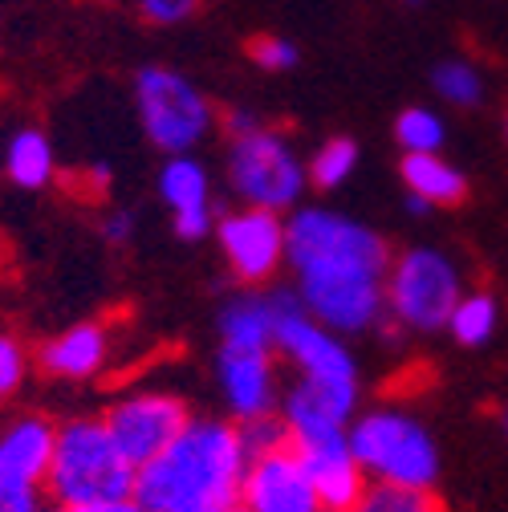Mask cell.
<instances>
[{"instance_id": "cell-33", "label": "cell", "mask_w": 508, "mask_h": 512, "mask_svg": "<svg viewBox=\"0 0 508 512\" xmlns=\"http://www.w3.org/2000/svg\"><path fill=\"white\" fill-rule=\"evenodd\" d=\"M49 512H143L135 500H114V504H90V508H49Z\"/></svg>"}, {"instance_id": "cell-29", "label": "cell", "mask_w": 508, "mask_h": 512, "mask_svg": "<svg viewBox=\"0 0 508 512\" xmlns=\"http://www.w3.org/2000/svg\"><path fill=\"white\" fill-rule=\"evenodd\" d=\"M135 9L151 25H183L187 17H196L200 0H135Z\"/></svg>"}, {"instance_id": "cell-14", "label": "cell", "mask_w": 508, "mask_h": 512, "mask_svg": "<svg viewBox=\"0 0 508 512\" xmlns=\"http://www.w3.org/2000/svg\"><path fill=\"white\" fill-rule=\"evenodd\" d=\"M220 395L228 403L232 423L273 415L277 411V362L273 354H232L220 350L216 358Z\"/></svg>"}, {"instance_id": "cell-37", "label": "cell", "mask_w": 508, "mask_h": 512, "mask_svg": "<svg viewBox=\"0 0 508 512\" xmlns=\"http://www.w3.org/2000/svg\"><path fill=\"white\" fill-rule=\"evenodd\" d=\"M504 431H508V411H504Z\"/></svg>"}, {"instance_id": "cell-39", "label": "cell", "mask_w": 508, "mask_h": 512, "mask_svg": "<svg viewBox=\"0 0 508 512\" xmlns=\"http://www.w3.org/2000/svg\"><path fill=\"white\" fill-rule=\"evenodd\" d=\"M504 131H508V122H504Z\"/></svg>"}, {"instance_id": "cell-24", "label": "cell", "mask_w": 508, "mask_h": 512, "mask_svg": "<svg viewBox=\"0 0 508 512\" xmlns=\"http://www.w3.org/2000/svg\"><path fill=\"white\" fill-rule=\"evenodd\" d=\"M354 512H443V500L431 488H407V484H378V480H370Z\"/></svg>"}, {"instance_id": "cell-5", "label": "cell", "mask_w": 508, "mask_h": 512, "mask_svg": "<svg viewBox=\"0 0 508 512\" xmlns=\"http://www.w3.org/2000/svg\"><path fill=\"white\" fill-rule=\"evenodd\" d=\"M135 110L143 122V135L167 159L192 155L216 126V110L208 94L171 66H143L135 74Z\"/></svg>"}, {"instance_id": "cell-20", "label": "cell", "mask_w": 508, "mask_h": 512, "mask_svg": "<svg viewBox=\"0 0 508 512\" xmlns=\"http://www.w3.org/2000/svg\"><path fill=\"white\" fill-rule=\"evenodd\" d=\"M5 175L21 191H45L57 179V151L45 131L37 126H21L5 143Z\"/></svg>"}, {"instance_id": "cell-8", "label": "cell", "mask_w": 508, "mask_h": 512, "mask_svg": "<svg viewBox=\"0 0 508 512\" xmlns=\"http://www.w3.org/2000/svg\"><path fill=\"white\" fill-rule=\"evenodd\" d=\"M273 350H281L301 378L309 382H334V387H358V362L346 350L342 334L326 330L322 322H313L297 293L273 289Z\"/></svg>"}, {"instance_id": "cell-38", "label": "cell", "mask_w": 508, "mask_h": 512, "mask_svg": "<svg viewBox=\"0 0 508 512\" xmlns=\"http://www.w3.org/2000/svg\"><path fill=\"white\" fill-rule=\"evenodd\" d=\"M232 512H244V508H240V504H236V508H232Z\"/></svg>"}, {"instance_id": "cell-36", "label": "cell", "mask_w": 508, "mask_h": 512, "mask_svg": "<svg viewBox=\"0 0 508 512\" xmlns=\"http://www.w3.org/2000/svg\"><path fill=\"white\" fill-rule=\"evenodd\" d=\"M403 5H407V9H419V5H423V0H403Z\"/></svg>"}, {"instance_id": "cell-12", "label": "cell", "mask_w": 508, "mask_h": 512, "mask_svg": "<svg viewBox=\"0 0 508 512\" xmlns=\"http://www.w3.org/2000/svg\"><path fill=\"white\" fill-rule=\"evenodd\" d=\"M240 508L244 512H326L293 447L248 460L240 480Z\"/></svg>"}, {"instance_id": "cell-6", "label": "cell", "mask_w": 508, "mask_h": 512, "mask_svg": "<svg viewBox=\"0 0 508 512\" xmlns=\"http://www.w3.org/2000/svg\"><path fill=\"white\" fill-rule=\"evenodd\" d=\"M228 187L244 208L289 216L293 208H301L309 171L281 131L261 126V131L228 143Z\"/></svg>"}, {"instance_id": "cell-21", "label": "cell", "mask_w": 508, "mask_h": 512, "mask_svg": "<svg viewBox=\"0 0 508 512\" xmlns=\"http://www.w3.org/2000/svg\"><path fill=\"white\" fill-rule=\"evenodd\" d=\"M496 326H500V301H496L492 293H484V289L464 293V297L456 301L452 317H448V334H452L460 346H468V350L492 342Z\"/></svg>"}, {"instance_id": "cell-18", "label": "cell", "mask_w": 508, "mask_h": 512, "mask_svg": "<svg viewBox=\"0 0 508 512\" xmlns=\"http://www.w3.org/2000/svg\"><path fill=\"white\" fill-rule=\"evenodd\" d=\"M220 350L232 354H273V301L269 293H236L224 301L220 317Z\"/></svg>"}, {"instance_id": "cell-15", "label": "cell", "mask_w": 508, "mask_h": 512, "mask_svg": "<svg viewBox=\"0 0 508 512\" xmlns=\"http://www.w3.org/2000/svg\"><path fill=\"white\" fill-rule=\"evenodd\" d=\"M110 350H114V338L106 322H78L70 330L53 334L37 350V366L57 382H86L106 370Z\"/></svg>"}, {"instance_id": "cell-25", "label": "cell", "mask_w": 508, "mask_h": 512, "mask_svg": "<svg viewBox=\"0 0 508 512\" xmlns=\"http://www.w3.org/2000/svg\"><path fill=\"white\" fill-rule=\"evenodd\" d=\"M443 139V118L431 110V106H407L399 118H395V143L403 147V155H439Z\"/></svg>"}, {"instance_id": "cell-23", "label": "cell", "mask_w": 508, "mask_h": 512, "mask_svg": "<svg viewBox=\"0 0 508 512\" xmlns=\"http://www.w3.org/2000/svg\"><path fill=\"white\" fill-rule=\"evenodd\" d=\"M305 171H309V187H322V191L342 187L358 171V143L346 139V135L326 139L322 147L313 151V159L305 163Z\"/></svg>"}, {"instance_id": "cell-26", "label": "cell", "mask_w": 508, "mask_h": 512, "mask_svg": "<svg viewBox=\"0 0 508 512\" xmlns=\"http://www.w3.org/2000/svg\"><path fill=\"white\" fill-rule=\"evenodd\" d=\"M236 431H240V447H244L248 460L269 456V452H281V447H293V431H289V423H285L281 411L244 419V423H236Z\"/></svg>"}, {"instance_id": "cell-3", "label": "cell", "mask_w": 508, "mask_h": 512, "mask_svg": "<svg viewBox=\"0 0 508 512\" xmlns=\"http://www.w3.org/2000/svg\"><path fill=\"white\" fill-rule=\"evenodd\" d=\"M135 476L139 468L118 452L102 415H74L57 427L53 460L45 476V500L49 508H90V504H114L135 500Z\"/></svg>"}, {"instance_id": "cell-7", "label": "cell", "mask_w": 508, "mask_h": 512, "mask_svg": "<svg viewBox=\"0 0 508 512\" xmlns=\"http://www.w3.org/2000/svg\"><path fill=\"white\" fill-rule=\"evenodd\" d=\"M460 297H464V277L448 252L419 244L391 261L387 317H395L403 330H415V334L448 330V317Z\"/></svg>"}, {"instance_id": "cell-13", "label": "cell", "mask_w": 508, "mask_h": 512, "mask_svg": "<svg viewBox=\"0 0 508 512\" xmlns=\"http://www.w3.org/2000/svg\"><path fill=\"white\" fill-rule=\"evenodd\" d=\"M159 200L171 208V228L179 240H204L216 232V200H212V175L192 155H171L159 167Z\"/></svg>"}, {"instance_id": "cell-17", "label": "cell", "mask_w": 508, "mask_h": 512, "mask_svg": "<svg viewBox=\"0 0 508 512\" xmlns=\"http://www.w3.org/2000/svg\"><path fill=\"white\" fill-rule=\"evenodd\" d=\"M354 411H358V387H334V382H309V378H301L297 387L281 399V415H285L293 435L350 427Z\"/></svg>"}, {"instance_id": "cell-1", "label": "cell", "mask_w": 508, "mask_h": 512, "mask_svg": "<svg viewBox=\"0 0 508 512\" xmlns=\"http://www.w3.org/2000/svg\"><path fill=\"white\" fill-rule=\"evenodd\" d=\"M285 265L297 301L334 334L374 330L387 313L391 248L370 224L334 208H293L285 216Z\"/></svg>"}, {"instance_id": "cell-10", "label": "cell", "mask_w": 508, "mask_h": 512, "mask_svg": "<svg viewBox=\"0 0 508 512\" xmlns=\"http://www.w3.org/2000/svg\"><path fill=\"white\" fill-rule=\"evenodd\" d=\"M216 244L236 281L269 285L285 269V216L265 208H236L216 220Z\"/></svg>"}, {"instance_id": "cell-30", "label": "cell", "mask_w": 508, "mask_h": 512, "mask_svg": "<svg viewBox=\"0 0 508 512\" xmlns=\"http://www.w3.org/2000/svg\"><path fill=\"white\" fill-rule=\"evenodd\" d=\"M0 512H49L45 488H33V484H0Z\"/></svg>"}, {"instance_id": "cell-22", "label": "cell", "mask_w": 508, "mask_h": 512, "mask_svg": "<svg viewBox=\"0 0 508 512\" xmlns=\"http://www.w3.org/2000/svg\"><path fill=\"white\" fill-rule=\"evenodd\" d=\"M431 90L448 102V106H456V110H468V106H476L480 98H484V78H480V70L472 66V61H464V57H443L439 66L431 70Z\"/></svg>"}, {"instance_id": "cell-11", "label": "cell", "mask_w": 508, "mask_h": 512, "mask_svg": "<svg viewBox=\"0 0 508 512\" xmlns=\"http://www.w3.org/2000/svg\"><path fill=\"white\" fill-rule=\"evenodd\" d=\"M293 452L301 460V468L309 472L317 500L326 512H354L362 492H366V472L358 468L346 427H330V431H305L293 435Z\"/></svg>"}, {"instance_id": "cell-28", "label": "cell", "mask_w": 508, "mask_h": 512, "mask_svg": "<svg viewBox=\"0 0 508 512\" xmlns=\"http://www.w3.org/2000/svg\"><path fill=\"white\" fill-rule=\"evenodd\" d=\"M248 57L257 61L265 74H285V70H293L297 61H301L297 45H293L289 37H273V33H265V37L252 41V45H248Z\"/></svg>"}, {"instance_id": "cell-35", "label": "cell", "mask_w": 508, "mask_h": 512, "mask_svg": "<svg viewBox=\"0 0 508 512\" xmlns=\"http://www.w3.org/2000/svg\"><path fill=\"white\" fill-rule=\"evenodd\" d=\"M407 212H411V216H427V212H431V204H427V200H419V196H411V191H407Z\"/></svg>"}, {"instance_id": "cell-2", "label": "cell", "mask_w": 508, "mask_h": 512, "mask_svg": "<svg viewBox=\"0 0 508 512\" xmlns=\"http://www.w3.org/2000/svg\"><path fill=\"white\" fill-rule=\"evenodd\" d=\"M248 456L232 419H196L171 447L139 468L135 504L143 512H232L240 504Z\"/></svg>"}, {"instance_id": "cell-32", "label": "cell", "mask_w": 508, "mask_h": 512, "mask_svg": "<svg viewBox=\"0 0 508 512\" xmlns=\"http://www.w3.org/2000/svg\"><path fill=\"white\" fill-rule=\"evenodd\" d=\"M224 131H228V139L252 135V131H261V118L252 114V110H244V106H236V110H228V114H224Z\"/></svg>"}, {"instance_id": "cell-19", "label": "cell", "mask_w": 508, "mask_h": 512, "mask_svg": "<svg viewBox=\"0 0 508 512\" xmlns=\"http://www.w3.org/2000/svg\"><path fill=\"white\" fill-rule=\"evenodd\" d=\"M403 187L411 196L427 200L431 208H456L468 196V179L460 167H452L443 155H403L399 163Z\"/></svg>"}, {"instance_id": "cell-16", "label": "cell", "mask_w": 508, "mask_h": 512, "mask_svg": "<svg viewBox=\"0 0 508 512\" xmlns=\"http://www.w3.org/2000/svg\"><path fill=\"white\" fill-rule=\"evenodd\" d=\"M57 423L45 415H21L0 431V484H33L45 488L53 460Z\"/></svg>"}, {"instance_id": "cell-34", "label": "cell", "mask_w": 508, "mask_h": 512, "mask_svg": "<svg viewBox=\"0 0 508 512\" xmlns=\"http://www.w3.org/2000/svg\"><path fill=\"white\" fill-rule=\"evenodd\" d=\"M90 183H94L98 191H106V187H110V167H106V163H94V167H90Z\"/></svg>"}, {"instance_id": "cell-9", "label": "cell", "mask_w": 508, "mask_h": 512, "mask_svg": "<svg viewBox=\"0 0 508 512\" xmlns=\"http://www.w3.org/2000/svg\"><path fill=\"white\" fill-rule=\"evenodd\" d=\"M102 423L118 443V452L135 468H143L179 439V431L192 423V411L171 391H131L106 407Z\"/></svg>"}, {"instance_id": "cell-27", "label": "cell", "mask_w": 508, "mask_h": 512, "mask_svg": "<svg viewBox=\"0 0 508 512\" xmlns=\"http://www.w3.org/2000/svg\"><path fill=\"white\" fill-rule=\"evenodd\" d=\"M29 378V350L21 338L0 330V403L13 399Z\"/></svg>"}, {"instance_id": "cell-4", "label": "cell", "mask_w": 508, "mask_h": 512, "mask_svg": "<svg viewBox=\"0 0 508 512\" xmlns=\"http://www.w3.org/2000/svg\"><path fill=\"white\" fill-rule=\"evenodd\" d=\"M346 439L366 480L407 488H435L439 480V447L431 431L407 411L374 407L366 415H354Z\"/></svg>"}, {"instance_id": "cell-31", "label": "cell", "mask_w": 508, "mask_h": 512, "mask_svg": "<svg viewBox=\"0 0 508 512\" xmlns=\"http://www.w3.org/2000/svg\"><path fill=\"white\" fill-rule=\"evenodd\" d=\"M98 228H102V240H106L110 248H126V244H131V236H135V212L114 208V212L102 216Z\"/></svg>"}]
</instances>
